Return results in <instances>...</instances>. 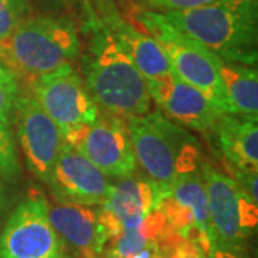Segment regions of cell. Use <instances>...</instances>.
<instances>
[{"label": "cell", "mask_w": 258, "mask_h": 258, "mask_svg": "<svg viewBox=\"0 0 258 258\" xmlns=\"http://www.w3.org/2000/svg\"><path fill=\"white\" fill-rule=\"evenodd\" d=\"M214 132L228 164L244 169H258L257 115L221 113Z\"/></svg>", "instance_id": "17"}, {"label": "cell", "mask_w": 258, "mask_h": 258, "mask_svg": "<svg viewBox=\"0 0 258 258\" xmlns=\"http://www.w3.org/2000/svg\"><path fill=\"white\" fill-rule=\"evenodd\" d=\"M102 25L108 29L120 49L129 56L147 81L158 79L172 72V66L162 47L148 33L141 32L113 12L105 15V22Z\"/></svg>", "instance_id": "16"}, {"label": "cell", "mask_w": 258, "mask_h": 258, "mask_svg": "<svg viewBox=\"0 0 258 258\" xmlns=\"http://www.w3.org/2000/svg\"><path fill=\"white\" fill-rule=\"evenodd\" d=\"M0 258H72L47 217L46 198L32 192L0 234Z\"/></svg>", "instance_id": "7"}, {"label": "cell", "mask_w": 258, "mask_h": 258, "mask_svg": "<svg viewBox=\"0 0 258 258\" xmlns=\"http://www.w3.org/2000/svg\"><path fill=\"white\" fill-rule=\"evenodd\" d=\"M200 168L207 191L212 242L244 247L257 230L258 203L252 201L230 175L208 161L203 159Z\"/></svg>", "instance_id": "6"}, {"label": "cell", "mask_w": 258, "mask_h": 258, "mask_svg": "<svg viewBox=\"0 0 258 258\" xmlns=\"http://www.w3.org/2000/svg\"><path fill=\"white\" fill-rule=\"evenodd\" d=\"M161 258H198L203 248L197 241L186 240L179 235L172 237L159 245Z\"/></svg>", "instance_id": "22"}, {"label": "cell", "mask_w": 258, "mask_h": 258, "mask_svg": "<svg viewBox=\"0 0 258 258\" xmlns=\"http://www.w3.org/2000/svg\"><path fill=\"white\" fill-rule=\"evenodd\" d=\"M159 200L158 185L148 175H135L134 172L109 186L108 197L101 207L118 221L122 231L132 230L145 215L157 210Z\"/></svg>", "instance_id": "15"}, {"label": "cell", "mask_w": 258, "mask_h": 258, "mask_svg": "<svg viewBox=\"0 0 258 258\" xmlns=\"http://www.w3.org/2000/svg\"><path fill=\"white\" fill-rule=\"evenodd\" d=\"M154 258H161V251H159V254H158L157 257H154Z\"/></svg>", "instance_id": "30"}, {"label": "cell", "mask_w": 258, "mask_h": 258, "mask_svg": "<svg viewBox=\"0 0 258 258\" xmlns=\"http://www.w3.org/2000/svg\"><path fill=\"white\" fill-rule=\"evenodd\" d=\"M5 207H6V192H5V186L0 181V217H2V212L5 210Z\"/></svg>", "instance_id": "26"}, {"label": "cell", "mask_w": 258, "mask_h": 258, "mask_svg": "<svg viewBox=\"0 0 258 258\" xmlns=\"http://www.w3.org/2000/svg\"><path fill=\"white\" fill-rule=\"evenodd\" d=\"M220 76L228 96L232 113H258L257 66L232 62H220Z\"/></svg>", "instance_id": "18"}, {"label": "cell", "mask_w": 258, "mask_h": 258, "mask_svg": "<svg viewBox=\"0 0 258 258\" xmlns=\"http://www.w3.org/2000/svg\"><path fill=\"white\" fill-rule=\"evenodd\" d=\"M47 217L72 258H99L103 254L106 232L98 208L47 203Z\"/></svg>", "instance_id": "14"}, {"label": "cell", "mask_w": 258, "mask_h": 258, "mask_svg": "<svg viewBox=\"0 0 258 258\" xmlns=\"http://www.w3.org/2000/svg\"><path fill=\"white\" fill-rule=\"evenodd\" d=\"M147 83L151 99L157 102L165 116L192 131H214L221 112L200 89L185 82L174 71L162 78L149 79Z\"/></svg>", "instance_id": "13"}, {"label": "cell", "mask_w": 258, "mask_h": 258, "mask_svg": "<svg viewBox=\"0 0 258 258\" xmlns=\"http://www.w3.org/2000/svg\"><path fill=\"white\" fill-rule=\"evenodd\" d=\"M135 18L144 32L162 47L172 71L181 79L200 89L221 113H232L220 76L221 59L218 56L172 26L159 12L139 10Z\"/></svg>", "instance_id": "5"}, {"label": "cell", "mask_w": 258, "mask_h": 258, "mask_svg": "<svg viewBox=\"0 0 258 258\" xmlns=\"http://www.w3.org/2000/svg\"><path fill=\"white\" fill-rule=\"evenodd\" d=\"M162 15L172 26L198 40L224 62L257 66V0H217Z\"/></svg>", "instance_id": "1"}, {"label": "cell", "mask_w": 258, "mask_h": 258, "mask_svg": "<svg viewBox=\"0 0 258 258\" xmlns=\"http://www.w3.org/2000/svg\"><path fill=\"white\" fill-rule=\"evenodd\" d=\"M19 172H20V165H19L18 152L9 126L0 123V175L12 179L18 176Z\"/></svg>", "instance_id": "21"}, {"label": "cell", "mask_w": 258, "mask_h": 258, "mask_svg": "<svg viewBox=\"0 0 258 258\" xmlns=\"http://www.w3.org/2000/svg\"><path fill=\"white\" fill-rule=\"evenodd\" d=\"M30 93L60 132L78 125L92 123L99 116L96 103L72 64H64L33 78Z\"/></svg>", "instance_id": "9"}, {"label": "cell", "mask_w": 258, "mask_h": 258, "mask_svg": "<svg viewBox=\"0 0 258 258\" xmlns=\"http://www.w3.org/2000/svg\"><path fill=\"white\" fill-rule=\"evenodd\" d=\"M208 258H248L245 247H232L220 242H212Z\"/></svg>", "instance_id": "25"}, {"label": "cell", "mask_w": 258, "mask_h": 258, "mask_svg": "<svg viewBox=\"0 0 258 258\" xmlns=\"http://www.w3.org/2000/svg\"><path fill=\"white\" fill-rule=\"evenodd\" d=\"M79 53L81 42L71 19L37 16L22 20L0 47V60L15 75L36 78L72 64Z\"/></svg>", "instance_id": "4"}, {"label": "cell", "mask_w": 258, "mask_h": 258, "mask_svg": "<svg viewBox=\"0 0 258 258\" xmlns=\"http://www.w3.org/2000/svg\"><path fill=\"white\" fill-rule=\"evenodd\" d=\"M198 258H208V252H205V251H201V252H200V255H198Z\"/></svg>", "instance_id": "28"}, {"label": "cell", "mask_w": 258, "mask_h": 258, "mask_svg": "<svg viewBox=\"0 0 258 258\" xmlns=\"http://www.w3.org/2000/svg\"><path fill=\"white\" fill-rule=\"evenodd\" d=\"M60 134L63 144L79 151L106 176L123 178L137 169L125 119L99 112L92 123L72 126Z\"/></svg>", "instance_id": "8"}, {"label": "cell", "mask_w": 258, "mask_h": 258, "mask_svg": "<svg viewBox=\"0 0 258 258\" xmlns=\"http://www.w3.org/2000/svg\"><path fill=\"white\" fill-rule=\"evenodd\" d=\"M231 172L232 178L235 181V184L240 186L244 192L248 195L252 201L258 203V194H257V178L258 169H244V168H237V166L231 165Z\"/></svg>", "instance_id": "24"}, {"label": "cell", "mask_w": 258, "mask_h": 258, "mask_svg": "<svg viewBox=\"0 0 258 258\" xmlns=\"http://www.w3.org/2000/svg\"><path fill=\"white\" fill-rule=\"evenodd\" d=\"M148 10H154L159 13L174 12V10H186L200 8L214 3L217 0H138Z\"/></svg>", "instance_id": "23"}, {"label": "cell", "mask_w": 258, "mask_h": 258, "mask_svg": "<svg viewBox=\"0 0 258 258\" xmlns=\"http://www.w3.org/2000/svg\"><path fill=\"white\" fill-rule=\"evenodd\" d=\"M99 258H118L116 255H113L112 252H108V251H103V254H102Z\"/></svg>", "instance_id": "27"}, {"label": "cell", "mask_w": 258, "mask_h": 258, "mask_svg": "<svg viewBox=\"0 0 258 258\" xmlns=\"http://www.w3.org/2000/svg\"><path fill=\"white\" fill-rule=\"evenodd\" d=\"M83 74L88 92L103 113L126 120L149 112L147 79L102 23L93 26Z\"/></svg>", "instance_id": "2"}, {"label": "cell", "mask_w": 258, "mask_h": 258, "mask_svg": "<svg viewBox=\"0 0 258 258\" xmlns=\"http://www.w3.org/2000/svg\"><path fill=\"white\" fill-rule=\"evenodd\" d=\"M158 210L174 232L197 241L205 252H210L214 237L201 168L176 179L161 197Z\"/></svg>", "instance_id": "10"}, {"label": "cell", "mask_w": 258, "mask_h": 258, "mask_svg": "<svg viewBox=\"0 0 258 258\" xmlns=\"http://www.w3.org/2000/svg\"><path fill=\"white\" fill-rule=\"evenodd\" d=\"M13 118L29 171L46 184L63 144L60 129L32 93H19Z\"/></svg>", "instance_id": "11"}, {"label": "cell", "mask_w": 258, "mask_h": 258, "mask_svg": "<svg viewBox=\"0 0 258 258\" xmlns=\"http://www.w3.org/2000/svg\"><path fill=\"white\" fill-rule=\"evenodd\" d=\"M3 68H5V64L0 63V72H2V69H3Z\"/></svg>", "instance_id": "29"}, {"label": "cell", "mask_w": 258, "mask_h": 258, "mask_svg": "<svg viewBox=\"0 0 258 258\" xmlns=\"http://www.w3.org/2000/svg\"><path fill=\"white\" fill-rule=\"evenodd\" d=\"M18 76L5 64L0 72V123L10 126L15 115V105L19 98Z\"/></svg>", "instance_id": "20"}, {"label": "cell", "mask_w": 258, "mask_h": 258, "mask_svg": "<svg viewBox=\"0 0 258 258\" xmlns=\"http://www.w3.org/2000/svg\"><path fill=\"white\" fill-rule=\"evenodd\" d=\"M135 159L158 185L161 197L181 176L200 169L198 139L161 112H147L126 119Z\"/></svg>", "instance_id": "3"}, {"label": "cell", "mask_w": 258, "mask_h": 258, "mask_svg": "<svg viewBox=\"0 0 258 258\" xmlns=\"http://www.w3.org/2000/svg\"><path fill=\"white\" fill-rule=\"evenodd\" d=\"M46 185L56 203L99 207L109 186L106 175L75 148L62 144Z\"/></svg>", "instance_id": "12"}, {"label": "cell", "mask_w": 258, "mask_h": 258, "mask_svg": "<svg viewBox=\"0 0 258 258\" xmlns=\"http://www.w3.org/2000/svg\"><path fill=\"white\" fill-rule=\"evenodd\" d=\"M29 0H0V47L5 46L12 33L26 19Z\"/></svg>", "instance_id": "19"}]
</instances>
